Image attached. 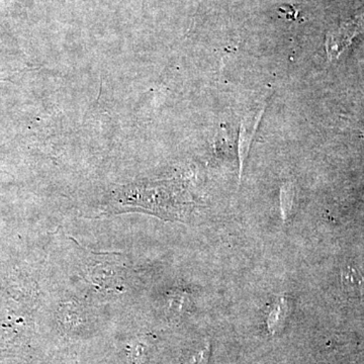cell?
<instances>
[{"instance_id":"obj_4","label":"cell","mask_w":364,"mask_h":364,"mask_svg":"<svg viewBox=\"0 0 364 364\" xmlns=\"http://www.w3.org/2000/svg\"><path fill=\"white\" fill-rule=\"evenodd\" d=\"M341 284L343 291L350 298H360L364 293V277L358 268L345 267L341 272Z\"/></svg>"},{"instance_id":"obj_1","label":"cell","mask_w":364,"mask_h":364,"mask_svg":"<svg viewBox=\"0 0 364 364\" xmlns=\"http://www.w3.org/2000/svg\"><path fill=\"white\" fill-rule=\"evenodd\" d=\"M364 28L363 16H358L355 20L349 21L348 23L341 26L336 32L328 35L326 41V50L328 58L334 60L338 58L339 55L351 44L352 40L358 35Z\"/></svg>"},{"instance_id":"obj_2","label":"cell","mask_w":364,"mask_h":364,"mask_svg":"<svg viewBox=\"0 0 364 364\" xmlns=\"http://www.w3.org/2000/svg\"><path fill=\"white\" fill-rule=\"evenodd\" d=\"M265 105L258 109L255 112L248 114L244 117L241 123L240 135H239V163H240V174L239 179L241 181L242 173H243L244 164L247 159L250 145L252 143L254 135L257 130L258 124L260 123L261 117L264 112Z\"/></svg>"},{"instance_id":"obj_5","label":"cell","mask_w":364,"mask_h":364,"mask_svg":"<svg viewBox=\"0 0 364 364\" xmlns=\"http://www.w3.org/2000/svg\"><path fill=\"white\" fill-rule=\"evenodd\" d=\"M294 198V186L291 182H287L282 186L280 191V205H282V218L287 221L293 210Z\"/></svg>"},{"instance_id":"obj_6","label":"cell","mask_w":364,"mask_h":364,"mask_svg":"<svg viewBox=\"0 0 364 364\" xmlns=\"http://www.w3.org/2000/svg\"><path fill=\"white\" fill-rule=\"evenodd\" d=\"M208 356H210V346L207 345L205 349L202 351L196 353L193 358L189 359V361L186 364H207L208 360Z\"/></svg>"},{"instance_id":"obj_3","label":"cell","mask_w":364,"mask_h":364,"mask_svg":"<svg viewBox=\"0 0 364 364\" xmlns=\"http://www.w3.org/2000/svg\"><path fill=\"white\" fill-rule=\"evenodd\" d=\"M116 267V264L107 261L93 262L90 269V279L93 284L102 289H116L117 291H121L119 284V282L122 284V272Z\"/></svg>"}]
</instances>
